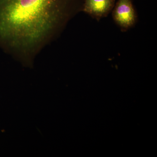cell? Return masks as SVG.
Masks as SVG:
<instances>
[{
  "label": "cell",
  "mask_w": 157,
  "mask_h": 157,
  "mask_svg": "<svg viewBox=\"0 0 157 157\" xmlns=\"http://www.w3.org/2000/svg\"><path fill=\"white\" fill-rule=\"evenodd\" d=\"M115 2V0H85L82 11L99 21L108 16Z\"/></svg>",
  "instance_id": "cell-3"
},
{
  "label": "cell",
  "mask_w": 157,
  "mask_h": 157,
  "mask_svg": "<svg viewBox=\"0 0 157 157\" xmlns=\"http://www.w3.org/2000/svg\"><path fill=\"white\" fill-rule=\"evenodd\" d=\"M113 20L122 32H126L137 22V16L132 0H118L113 9Z\"/></svg>",
  "instance_id": "cell-2"
},
{
  "label": "cell",
  "mask_w": 157,
  "mask_h": 157,
  "mask_svg": "<svg viewBox=\"0 0 157 157\" xmlns=\"http://www.w3.org/2000/svg\"><path fill=\"white\" fill-rule=\"evenodd\" d=\"M75 0H0V48L32 67L73 12Z\"/></svg>",
  "instance_id": "cell-1"
}]
</instances>
